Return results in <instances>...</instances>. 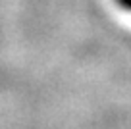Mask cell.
Segmentation results:
<instances>
[{"instance_id": "1", "label": "cell", "mask_w": 131, "mask_h": 129, "mask_svg": "<svg viewBox=\"0 0 131 129\" xmlns=\"http://www.w3.org/2000/svg\"><path fill=\"white\" fill-rule=\"evenodd\" d=\"M116 2H118V6H122L123 10L131 12V0H116Z\"/></svg>"}]
</instances>
